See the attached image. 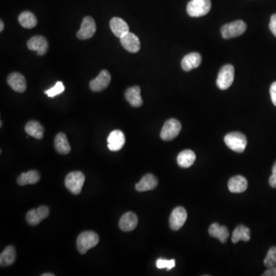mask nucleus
Segmentation results:
<instances>
[{
  "mask_svg": "<svg viewBox=\"0 0 276 276\" xmlns=\"http://www.w3.org/2000/svg\"><path fill=\"white\" fill-rule=\"evenodd\" d=\"M209 234L210 237L217 239L222 243H225L229 236L228 228L219 223H213L209 228Z\"/></svg>",
  "mask_w": 276,
  "mask_h": 276,
  "instance_id": "nucleus-22",
  "label": "nucleus"
},
{
  "mask_svg": "<svg viewBox=\"0 0 276 276\" xmlns=\"http://www.w3.org/2000/svg\"><path fill=\"white\" fill-rule=\"evenodd\" d=\"M264 265L265 266L273 267L276 265V246H273L268 250L267 253L266 257L264 260Z\"/></svg>",
  "mask_w": 276,
  "mask_h": 276,
  "instance_id": "nucleus-31",
  "label": "nucleus"
},
{
  "mask_svg": "<svg viewBox=\"0 0 276 276\" xmlns=\"http://www.w3.org/2000/svg\"><path fill=\"white\" fill-rule=\"evenodd\" d=\"M96 32V24L94 19L86 16L81 22V28L77 32V37L81 40L89 39Z\"/></svg>",
  "mask_w": 276,
  "mask_h": 276,
  "instance_id": "nucleus-9",
  "label": "nucleus"
},
{
  "mask_svg": "<svg viewBox=\"0 0 276 276\" xmlns=\"http://www.w3.org/2000/svg\"><path fill=\"white\" fill-rule=\"evenodd\" d=\"M224 142L229 149L237 153H243L247 146L246 136L240 132H232L225 135Z\"/></svg>",
  "mask_w": 276,
  "mask_h": 276,
  "instance_id": "nucleus-2",
  "label": "nucleus"
},
{
  "mask_svg": "<svg viewBox=\"0 0 276 276\" xmlns=\"http://www.w3.org/2000/svg\"><path fill=\"white\" fill-rule=\"evenodd\" d=\"M175 265H176V262H175L174 259L167 260V259H157V262H156L157 268H160V269L166 268L167 271L174 268Z\"/></svg>",
  "mask_w": 276,
  "mask_h": 276,
  "instance_id": "nucleus-32",
  "label": "nucleus"
},
{
  "mask_svg": "<svg viewBox=\"0 0 276 276\" xmlns=\"http://www.w3.org/2000/svg\"><path fill=\"white\" fill-rule=\"evenodd\" d=\"M270 96L273 105L276 107V81L273 82L270 87Z\"/></svg>",
  "mask_w": 276,
  "mask_h": 276,
  "instance_id": "nucleus-34",
  "label": "nucleus"
},
{
  "mask_svg": "<svg viewBox=\"0 0 276 276\" xmlns=\"http://www.w3.org/2000/svg\"><path fill=\"white\" fill-rule=\"evenodd\" d=\"M27 47L31 51L36 52L38 56H42L48 50V41L41 35H36L28 41Z\"/></svg>",
  "mask_w": 276,
  "mask_h": 276,
  "instance_id": "nucleus-12",
  "label": "nucleus"
},
{
  "mask_svg": "<svg viewBox=\"0 0 276 276\" xmlns=\"http://www.w3.org/2000/svg\"><path fill=\"white\" fill-rule=\"evenodd\" d=\"M99 237L96 233L85 231L81 233L77 239V249L81 254H85L89 249L97 246Z\"/></svg>",
  "mask_w": 276,
  "mask_h": 276,
  "instance_id": "nucleus-1",
  "label": "nucleus"
},
{
  "mask_svg": "<svg viewBox=\"0 0 276 276\" xmlns=\"http://www.w3.org/2000/svg\"><path fill=\"white\" fill-rule=\"evenodd\" d=\"M4 22H3V20H1V22H0V32H3V30H4Z\"/></svg>",
  "mask_w": 276,
  "mask_h": 276,
  "instance_id": "nucleus-37",
  "label": "nucleus"
},
{
  "mask_svg": "<svg viewBox=\"0 0 276 276\" xmlns=\"http://www.w3.org/2000/svg\"><path fill=\"white\" fill-rule=\"evenodd\" d=\"M235 69L232 65H225L221 68L218 74L216 84L220 90H226L232 85L234 81Z\"/></svg>",
  "mask_w": 276,
  "mask_h": 276,
  "instance_id": "nucleus-5",
  "label": "nucleus"
},
{
  "mask_svg": "<svg viewBox=\"0 0 276 276\" xmlns=\"http://www.w3.org/2000/svg\"><path fill=\"white\" fill-rule=\"evenodd\" d=\"M50 215V210L45 206H40L38 208L29 210L26 214V221L31 225L39 224L43 219H46Z\"/></svg>",
  "mask_w": 276,
  "mask_h": 276,
  "instance_id": "nucleus-10",
  "label": "nucleus"
},
{
  "mask_svg": "<svg viewBox=\"0 0 276 276\" xmlns=\"http://www.w3.org/2000/svg\"><path fill=\"white\" fill-rule=\"evenodd\" d=\"M269 29L271 33L276 37V13L272 15L270 19Z\"/></svg>",
  "mask_w": 276,
  "mask_h": 276,
  "instance_id": "nucleus-35",
  "label": "nucleus"
},
{
  "mask_svg": "<svg viewBox=\"0 0 276 276\" xmlns=\"http://www.w3.org/2000/svg\"><path fill=\"white\" fill-rule=\"evenodd\" d=\"M84 180H85V177L82 172H71L65 178V187L72 194L78 195L82 189Z\"/></svg>",
  "mask_w": 276,
  "mask_h": 276,
  "instance_id": "nucleus-3",
  "label": "nucleus"
},
{
  "mask_svg": "<svg viewBox=\"0 0 276 276\" xmlns=\"http://www.w3.org/2000/svg\"><path fill=\"white\" fill-rule=\"evenodd\" d=\"M210 9V0H191L187 7V12L191 17H201L206 16Z\"/></svg>",
  "mask_w": 276,
  "mask_h": 276,
  "instance_id": "nucleus-4",
  "label": "nucleus"
},
{
  "mask_svg": "<svg viewBox=\"0 0 276 276\" xmlns=\"http://www.w3.org/2000/svg\"><path fill=\"white\" fill-rule=\"evenodd\" d=\"M40 180V175L35 170H30L26 173H22L18 177L17 182L20 186H25L28 184L37 183Z\"/></svg>",
  "mask_w": 276,
  "mask_h": 276,
  "instance_id": "nucleus-27",
  "label": "nucleus"
},
{
  "mask_svg": "<svg viewBox=\"0 0 276 276\" xmlns=\"http://www.w3.org/2000/svg\"><path fill=\"white\" fill-rule=\"evenodd\" d=\"M111 75L107 70H102L97 78L90 81L89 86L92 91L99 92L105 90L111 82Z\"/></svg>",
  "mask_w": 276,
  "mask_h": 276,
  "instance_id": "nucleus-11",
  "label": "nucleus"
},
{
  "mask_svg": "<svg viewBox=\"0 0 276 276\" xmlns=\"http://www.w3.org/2000/svg\"><path fill=\"white\" fill-rule=\"evenodd\" d=\"M248 242L250 240V229L243 225H240L234 229L232 235V242L234 243L240 241Z\"/></svg>",
  "mask_w": 276,
  "mask_h": 276,
  "instance_id": "nucleus-28",
  "label": "nucleus"
},
{
  "mask_svg": "<svg viewBox=\"0 0 276 276\" xmlns=\"http://www.w3.org/2000/svg\"><path fill=\"white\" fill-rule=\"evenodd\" d=\"M248 188V182L244 176L237 175L228 180V188L230 192L234 194H240L246 191Z\"/></svg>",
  "mask_w": 276,
  "mask_h": 276,
  "instance_id": "nucleus-21",
  "label": "nucleus"
},
{
  "mask_svg": "<svg viewBox=\"0 0 276 276\" xmlns=\"http://www.w3.org/2000/svg\"><path fill=\"white\" fill-rule=\"evenodd\" d=\"M16 249L13 246H9L0 255V265L7 267L11 265L16 260Z\"/></svg>",
  "mask_w": 276,
  "mask_h": 276,
  "instance_id": "nucleus-25",
  "label": "nucleus"
},
{
  "mask_svg": "<svg viewBox=\"0 0 276 276\" xmlns=\"http://www.w3.org/2000/svg\"><path fill=\"white\" fill-rule=\"evenodd\" d=\"M138 223L137 216L132 212L124 213L119 221V228L124 232L133 231Z\"/></svg>",
  "mask_w": 276,
  "mask_h": 276,
  "instance_id": "nucleus-17",
  "label": "nucleus"
},
{
  "mask_svg": "<svg viewBox=\"0 0 276 276\" xmlns=\"http://www.w3.org/2000/svg\"><path fill=\"white\" fill-rule=\"evenodd\" d=\"M65 87L62 81H57L54 87H51L49 90L44 91V94L47 95L50 98H54L56 96L62 94L65 90Z\"/></svg>",
  "mask_w": 276,
  "mask_h": 276,
  "instance_id": "nucleus-30",
  "label": "nucleus"
},
{
  "mask_svg": "<svg viewBox=\"0 0 276 276\" xmlns=\"http://www.w3.org/2000/svg\"><path fill=\"white\" fill-rule=\"evenodd\" d=\"M196 160V154L191 150H185L179 153L177 157L178 165L182 168H188L194 164Z\"/></svg>",
  "mask_w": 276,
  "mask_h": 276,
  "instance_id": "nucleus-23",
  "label": "nucleus"
},
{
  "mask_svg": "<svg viewBox=\"0 0 276 276\" xmlns=\"http://www.w3.org/2000/svg\"><path fill=\"white\" fill-rule=\"evenodd\" d=\"M7 82L15 91L19 92V93L24 92L27 87L26 78L22 74L18 73V72L10 74L7 78Z\"/></svg>",
  "mask_w": 276,
  "mask_h": 276,
  "instance_id": "nucleus-15",
  "label": "nucleus"
},
{
  "mask_svg": "<svg viewBox=\"0 0 276 276\" xmlns=\"http://www.w3.org/2000/svg\"><path fill=\"white\" fill-rule=\"evenodd\" d=\"M121 44L124 50L129 53H136L141 49V42L139 38L135 34L129 32L124 36L120 38Z\"/></svg>",
  "mask_w": 276,
  "mask_h": 276,
  "instance_id": "nucleus-14",
  "label": "nucleus"
},
{
  "mask_svg": "<svg viewBox=\"0 0 276 276\" xmlns=\"http://www.w3.org/2000/svg\"><path fill=\"white\" fill-rule=\"evenodd\" d=\"M180 130L181 124L179 121L174 118H171L164 123L162 130L160 132V137L165 142L173 140L179 134Z\"/></svg>",
  "mask_w": 276,
  "mask_h": 276,
  "instance_id": "nucleus-7",
  "label": "nucleus"
},
{
  "mask_svg": "<svg viewBox=\"0 0 276 276\" xmlns=\"http://www.w3.org/2000/svg\"><path fill=\"white\" fill-rule=\"evenodd\" d=\"M125 99L132 107L140 108L143 105V100L141 96V87L133 86L129 87L125 91Z\"/></svg>",
  "mask_w": 276,
  "mask_h": 276,
  "instance_id": "nucleus-20",
  "label": "nucleus"
},
{
  "mask_svg": "<svg viewBox=\"0 0 276 276\" xmlns=\"http://www.w3.org/2000/svg\"><path fill=\"white\" fill-rule=\"evenodd\" d=\"M246 28L247 26L243 21L237 20L228 24L224 25L221 28V34H222V38L225 39L235 38L243 35L246 30Z\"/></svg>",
  "mask_w": 276,
  "mask_h": 276,
  "instance_id": "nucleus-6",
  "label": "nucleus"
},
{
  "mask_svg": "<svg viewBox=\"0 0 276 276\" xmlns=\"http://www.w3.org/2000/svg\"><path fill=\"white\" fill-rule=\"evenodd\" d=\"M262 275L276 276V266L269 267V268L262 274Z\"/></svg>",
  "mask_w": 276,
  "mask_h": 276,
  "instance_id": "nucleus-36",
  "label": "nucleus"
},
{
  "mask_svg": "<svg viewBox=\"0 0 276 276\" xmlns=\"http://www.w3.org/2000/svg\"><path fill=\"white\" fill-rule=\"evenodd\" d=\"M26 132L29 136H33L38 140L42 139L44 136V128L41 124L36 121H31L26 124Z\"/></svg>",
  "mask_w": 276,
  "mask_h": 276,
  "instance_id": "nucleus-26",
  "label": "nucleus"
},
{
  "mask_svg": "<svg viewBox=\"0 0 276 276\" xmlns=\"http://www.w3.org/2000/svg\"><path fill=\"white\" fill-rule=\"evenodd\" d=\"M202 58L197 53H190L184 56L181 62V67L185 72H190L194 68H198L201 64Z\"/></svg>",
  "mask_w": 276,
  "mask_h": 276,
  "instance_id": "nucleus-19",
  "label": "nucleus"
},
{
  "mask_svg": "<svg viewBox=\"0 0 276 276\" xmlns=\"http://www.w3.org/2000/svg\"><path fill=\"white\" fill-rule=\"evenodd\" d=\"M187 219H188L187 210L182 206L176 207L172 212L169 219L170 228L173 231H177L186 222Z\"/></svg>",
  "mask_w": 276,
  "mask_h": 276,
  "instance_id": "nucleus-8",
  "label": "nucleus"
},
{
  "mask_svg": "<svg viewBox=\"0 0 276 276\" xmlns=\"http://www.w3.org/2000/svg\"><path fill=\"white\" fill-rule=\"evenodd\" d=\"M55 148L59 154H69L71 151V147L65 133H59L56 135L55 138Z\"/></svg>",
  "mask_w": 276,
  "mask_h": 276,
  "instance_id": "nucleus-24",
  "label": "nucleus"
},
{
  "mask_svg": "<svg viewBox=\"0 0 276 276\" xmlns=\"http://www.w3.org/2000/svg\"><path fill=\"white\" fill-rule=\"evenodd\" d=\"M19 22L21 26L26 29H32L35 27L38 22L35 15L29 11L23 12L19 15Z\"/></svg>",
  "mask_w": 276,
  "mask_h": 276,
  "instance_id": "nucleus-29",
  "label": "nucleus"
},
{
  "mask_svg": "<svg viewBox=\"0 0 276 276\" xmlns=\"http://www.w3.org/2000/svg\"><path fill=\"white\" fill-rule=\"evenodd\" d=\"M158 185V180L157 178L151 173L145 175L139 182L136 184L135 189L138 192H145V191H152L155 189Z\"/></svg>",
  "mask_w": 276,
  "mask_h": 276,
  "instance_id": "nucleus-16",
  "label": "nucleus"
},
{
  "mask_svg": "<svg viewBox=\"0 0 276 276\" xmlns=\"http://www.w3.org/2000/svg\"><path fill=\"white\" fill-rule=\"evenodd\" d=\"M55 274L53 273H44V274H41V276H54Z\"/></svg>",
  "mask_w": 276,
  "mask_h": 276,
  "instance_id": "nucleus-38",
  "label": "nucleus"
},
{
  "mask_svg": "<svg viewBox=\"0 0 276 276\" xmlns=\"http://www.w3.org/2000/svg\"><path fill=\"white\" fill-rule=\"evenodd\" d=\"M268 182H269V185L271 188H276V162L273 165L272 174L270 176Z\"/></svg>",
  "mask_w": 276,
  "mask_h": 276,
  "instance_id": "nucleus-33",
  "label": "nucleus"
},
{
  "mask_svg": "<svg viewBox=\"0 0 276 276\" xmlns=\"http://www.w3.org/2000/svg\"><path fill=\"white\" fill-rule=\"evenodd\" d=\"M108 148L111 151H118L125 144V136L121 130H113L110 133L108 139Z\"/></svg>",
  "mask_w": 276,
  "mask_h": 276,
  "instance_id": "nucleus-13",
  "label": "nucleus"
},
{
  "mask_svg": "<svg viewBox=\"0 0 276 276\" xmlns=\"http://www.w3.org/2000/svg\"><path fill=\"white\" fill-rule=\"evenodd\" d=\"M110 28L115 36L121 38L129 32V26L125 21L121 18L114 17L110 22Z\"/></svg>",
  "mask_w": 276,
  "mask_h": 276,
  "instance_id": "nucleus-18",
  "label": "nucleus"
}]
</instances>
